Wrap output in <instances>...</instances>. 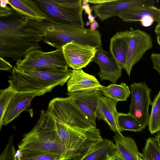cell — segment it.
I'll return each mask as SVG.
<instances>
[{
	"label": "cell",
	"mask_w": 160,
	"mask_h": 160,
	"mask_svg": "<svg viewBox=\"0 0 160 160\" xmlns=\"http://www.w3.org/2000/svg\"><path fill=\"white\" fill-rule=\"evenodd\" d=\"M93 62L99 67L98 75L101 81L107 80L115 83L121 77L123 68L118 65L109 51H105L102 48L98 49L91 61Z\"/></svg>",
	"instance_id": "7c38bea8"
},
{
	"label": "cell",
	"mask_w": 160,
	"mask_h": 160,
	"mask_svg": "<svg viewBox=\"0 0 160 160\" xmlns=\"http://www.w3.org/2000/svg\"><path fill=\"white\" fill-rule=\"evenodd\" d=\"M131 38L125 66L123 68L129 77L133 66L141 59L148 50L152 48L153 43L151 35L138 29L131 28Z\"/></svg>",
	"instance_id": "9c48e42d"
},
{
	"label": "cell",
	"mask_w": 160,
	"mask_h": 160,
	"mask_svg": "<svg viewBox=\"0 0 160 160\" xmlns=\"http://www.w3.org/2000/svg\"><path fill=\"white\" fill-rule=\"evenodd\" d=\"M154 32L157 35H160V22L157 23L154 29Z\"/></svg>",
	"instance_id": "d590c367"
},
{
	"label": "cell",
	"mask_w": 160,
	"mask_h": 160,
	"mask_svg": "<svg viewBox=\"0 0 160 160\" xmlns=\"http://www.w3.org/2000/svg\"><path fill=\"white\" fill-rule=\"evenodd\" d=\"M8 4V0H1L0 7H5Z\"/></svg>",
	"instance_id": "8d00e7d4"
},
{
	"label": "cell",
	"mask_w": 160,
	"mask_h": 160,
	"mask_svg": "<svg viewBox=\"0 0 160 160\" xmlns=\"http://www.w3.org/2000/svg\"><path fill=\"white\" fill-rule=\"evenodd\" d=\"M16 151L14 145L13 136H10L6 146L1 154L0 160H19L16 156Z\"/></svg>",
	"instance_id": "83f0119b"
},
{
	"label": "cell",
	"mask_w": 160,
	"mask_h": 160,
	"mask_svg": "<svg viewBox=\"0 0 160 160\" xmlns=\"http://www.w3.org/2000/svg\"><path fill=\"white\" fill-rule=\"evenodd\" d=\"M151 105L148 129L151 134H153L160 131V91L154 98Z\"/></svg>",
	"instance_id": "cb8c5ba5"
},
{
	"label": "cell",
	"mask_w": 160,
	"mask_h": 160,
	"mask_svg": "<svg viewBox=\"0 0 160 160\" xmlns=\"http://www.w3.org/2000/svg\"><path fill=\"white\" fill-rule=\"evenodd\" d=\"M130 88L132 99L128 113L135 117L144 129L148 124V109L152 103L150 93L152 90L145 82H134L130 85Z\"/></svg>",
	"instance_id": "ba28073f"
},
{
	"label": "cell",
	"mask_w": 160,
	"mask_h": 160,
	"mask_svg": "<svg viewBox=\"0 0 160 160\" xmlns=\"http://www.w3.org/2000/svg\"><path fill=\"white\" fill-rule=\"evenodd\" d=\"M67 85L68 91L69 92L101 91L104 86L99 83L95 76L85 72L82 69L72 70Z\"/></svg>",
	"instance_id": "5bb4252c"
},
{
	"label": "cell",
	"mask_w": 160,
	"mask_h": 160,
	"mask_svg": "<svg viewBox=\"0 0 160 160\" xmlns=\"http://www.w3.org/2000/svg\"><path fill=\"white\" fill-rule=\"evenodd\" d=\"M117 121L118 129L121 132L124 131L138 132L143 130L135 117L128 112H118Z\"/></svg>",
	"instance_id": "603a6c76"
},
{
	"label": "cell",
	"mask_w": 160,
	"mask_h": 160,
	"mask_svg": "<svg viewBox=\"0 0 160 160\" xmlns=\"http://www.w3.org/2000/svg\"><path fill=\"white\" fill-rule=\"evenodd\" d=\"M102 95L115 101H126L131 93L128 86L123 82L120 84H110L101 90Z\"/></svg>",
	"instance_id": "7402d4cb"
},
{
	"label": "cell",
	"mask_w": 160,
	"mask_h": 160,
	"mask_svg": "<svg viewBox=\"0 0 160 160\" xmlns=\"http://www.w3.org/2000/svg\"><path fill=\"white\" fill-rule=\"evenodd\" d=\"M55 120L58 134L65 148V160H69L80 155L102 139L99 129L97 128H77Z\"/></svg>",
	"instance_id": "277c9868"
},
{
	"label": "cell",
	"mask_w": 160,
	"mask_h": 160,
	"mask_svg": "<svg viewBox=\"0 0 160 160\" xmlns=\"http://www.w3.org/2000/svg\"><path fill=\"white\" fill-rule=\"evenodd\" d=\"M154 2L153 0H97L98 4L92 6L91 8L103 22L111 17L118 16L131 8L142 5H154Z\"/></svg>",
	"instance_id": "30bf717a"
},
{
	"label": "cell",
	"mask_w": 160,
	"mask_h": 160,
	"mask_svg": "<svg viewBox=\"0 0 160 160\" xmlns=\"http://www.w3.org/2000/svg\"><path fill=\"white\" fill-rule=\"evenodd\" d=\"M112 160L111 159H111H110V160Z\"/></svg>",
	"instance_id": "ab89813d"
},
{
	"label": "cell",
	"mask_w": 160,
	"mask_h": 160,
	"mask_svg": "<svg viewBox=\"0 0 160 160\" xmlns=\"http://www.w3.org/2000/svg\"><path fill=\"white\" fill-rule=\"evenodd\" d=\"M157 42L158 44L160 46V35H157Z\"/></svg>",
	"instance_id": "74e56055"
},
{
	"label": "cell",
	"mask_w": 160,
	"mask_h": 160,
	"mask_svg": "<svg viewBox=\"0 0 160 160\" xmlns=\"http://www.w3.org/2000/svg\"><path fill=\"white\" fill-rule=\"evenodd\" d=\"M112 160H124L120 155L116 152L111 158Z\"/></svg>",
	"instance_id": "836d02e7"
},
{
	"label": "cell",
	"mask_w": 160,
	"mask_h": 160,
	"mask_svg": "<svg viewBox=\"0 0 160 160\" xmlns=\"http://www.w3.org/2000/svg\"><path fill=\"white\" fill-rule=\"evenodd\" d=\"M83 1L84 2L83 4V9L84 10L86 13L88 14V18L89 20L88 24H89L94 21L95 20L92 14L91 10L89 7V5L88 4V3L86 0H84Z\"/></svg>",
	"instance_id": "1f68e13d"
},
{
	"label": "cell",
	"mask_w": 160,
	"mask_h": 160,
	"mask_svg": "<svg viewBox=\"0 0 160 160\" xmlns=\"http://www.w3.org/2000/svg\"><path fill=\"white\" fill-rule=\"evenodd\" d=\"M14 10L11 7L7 6L5 7L0 8V18L7 17L12 15Z\"/></svg>",
	"instance_id": "f546056e"
},
{
	"label": "cell",
	"mask_w": 160,
	"mask_h": 160,
	"mask_svg": "<svg viewBox=\"0 0 160 160\" xmlns=\"http://www.w3.org/2000/svg\"><path fill=\"white\" fill-rule=\"evenodd\" d=\"M16 66L24 69L46 71L65 70L68 68L62 48L49 52L32 51L17 61Z\"/></svg>",
	"instance_id": "52a82bcc"
},
{
	"label": "cell",
	"mask_w": 160,
	"mask_h": 160,
	"mask_svg": "<svg viewBox=\"0 0 160 160\" xmlns=\"http://www.w3.org/2000/svg\"><path fill=\"white\" fill-rule=\"evenodd\" d=\"M47 111L55 120L68 126L84 129L97 128L69 97L52 99Z\"/></svg>",
	"instance_id": "8992f818"
},
{
	"label": "cell",
	"mask_w": 160,
	"mask_h": 160,
	"mask_svg": "<svg viewBox=\"0 0 160 160\" xmlns=\"http://www.w3.org/2000/svg\"><path fill=\"white\" fill-rule=\"evenodd\" d=\"M118 17L124 22L139 21L141 23L152 18L158 23L160 22V8L154 5L138 6L125 10Z\"/></svg>",
	"instance_id": "9a60e30c"
},
{
	"label": "cell",
	"mask_w": 160,
	"mask_h": 160,
	"mask_svg": "<svg viewBox=\"0 0 160 160\" xmlns=\"http://www.w3.org/2000/svg\"><path fill=\"white\" fill-rule=\"evenodd\" d=\"M68 97L72 99L88 119L96 127L95 113L101 98L100 90L68 92Z\"/></svg>",
	"instance_id": "4fadbf2b"
},
{
	"label": "cell",
	"mask_w": 160,
	"mask_h": 160,
	"mask_svg": "<svg viewBox=\"0 0 160 160\" xmlns=\"http://www.w3.org/2000/svg\"><path fill=\"white\" fill-rule=\"evenodd\" d=\"M63 53L68 68L78 70L86 67L94 57L96 48L71 42L63 46Z\"/></svg>",
	"instance_id": "8fae6325"
},
{
	"label": "cell",
	"mask_w": 160,
	"mask_h": 160,
	"mask_svg": "<svg viewBox=\"0 0 160 160\" xmlns=\"http://www.w3.org/2000/svg\"><path fill=\"white\" fill-rule=\"evenodd\" d=\"M20 160H65V158L63 156L52 153L22 154Z\"/></svg>",
	"instance_id": "4316f807"
},
{
	"label": "cell",
	"mask_w": 160,
	"mask_h": 160,
	"mask_svg": "<svg viewBox=\"0 0 160 160\" xmlns=\"http://www.w3.org/2000/svg\"><path fill=\"white\" fill-rule=\"evenodd\" d=\"M48 19L64 25L85 28L82 0H34Z\"/></svg>",
	"instance_id": "5b68a950"
},
{
	"label": "cell",
	"mask_w": 160,
	"mask_h": 160,
	"mask_svg": "<svg viewBox=\"0 0 160 160\" xmlns=\"http://www.w3.org/2000/svg\"><path fill=\"white\" fill-rule=\"evenodd\" d=\"M131 38L129 30L117 32L110 38L109 52L122 68L125 65Z\"/></svg>",
	"instance_id": "2e32d148"
},
{
	"label": "cell",
	"mask_w": 160,
	"mask_h": 160,
	"mask_svg": "<svg viewBox=\"0 0 160 160\" xmlns=\"http://www.w3.org/2000/svg\"><path fill=\"white\" fill-rule=\"evenodd\" d=\"M154 138L155 142L160 149V132L157 134Z\"/></svg>",
	"instance_id": "e575fe53"
},
{
	"label": "cell",
	"mask_w": 160,
	"mask_h": 160,
	"mask_svg": "<svg viewBox=\"0 0 160 160\" xmlns=\"http://www.w3.org/2000/svg\"><path fill=\"white\" fill-rule=\"evenodd\" d=\"M116 152V147L113 142L102 138L80 155L69 160H109Z\"/></svg>",
	"instance_id": "e0dca14e"
},
{
	"label": "cell",
	"mask_w": 160,
	"mask_h": 160,
	"mask_svg": "<svg viewBox=\"0 0 160 160\" xmlns=\"http://www.w3.org/2000/svg\"><path fill=\"white\" fill-rule=\"evenodd\" d=\"M115 133L113 139L116 151L124 160H139L140 153L135 140L129 136H123L121 132Z\"/></svg>",
	"instance_id": "44dd1931"
},
{
	"label": "cell",
	"mask_w": 160,
	"mask_h": 160,
	"mask_svg": "<svg viewBox=\"0 0 160 160\" xmlns=\"http://www.w3.org/2000/svg\"><path fill=\"white\" fill-rule=\"evenodd\" d=\"M8 82L18 93H32L38 96L50 92L54 87L63 86L70 78L72 70H41L13 67Z\"/></svg>",
	"instance_id": "3957f363"
},
{
	"label": "cell",
	"mask_w": 160,
	"mask_h": 160,
	"mask_svg": "<svg viewBox=\"0 0 160 160\" xmlns=\"http://www.w3.org/2000/svg\"><path fill=\"white\" fill-rule=\"evenodd\" d=\"M150 58L153 69L156 70L160 74V53H152L151 54Z\"/></svg>",
	"instance_id": "f1b7e54d"
},
{
	"label": "cell",
	"mask_w": 160,
	"mask_h": 160,
	"mask_svg": "<svg viewBox=\"0 0 160 160\" xmlns=\"http://www.w3.org/2000/svg\"><path fill=\"white\" fill-rule=\"evenodd\" d=\"M13 67L8 61L3 58L0 57V69L2 71H10Z\"/></svg>",
	"instance_id": "4dcf8cb0"
},
{
	"label": "cell",
	"mask_w": 160,
	"mask_h": 160,
	"mask_svg": "<svg viewBox=\"0 0 160 160\" xmlns=\"http://www.w3.org/2000/svg\"><path fill=\"white\" fill-rule=\"evenodd\" d=\"M117 102L108 97L102 96L95 113L98 120H104L115 133L121 132L117 124V119L118 112L116 108Z\"/></svg>",
	"instance_id": "d6986e66"
},
{
	"label": "cell",
	"mask_w": 160,
	"mask_h": 160,
	"mask_svg": "<svg viewBox=\"0 0 160 160\" xmlns=\"http://www.w3.org/2000/svg\"><path fill=\"white\" fill-rule=\"evenodd\" d=\"M139 160H143L141 158H139Z\"/></svg>",
	"instance_id": "f35d334b"
},
{
	"label": "cell",
	"mask_w": 160,
	"mask_h": 160,
	"mask_svg": "<svg viewBox=\"0 0 160 160\" xmlns=\"http://www.w3.org/2000/svg\"><path fill=\"white\" fill-rule=\"evenodd\" d=\"M8 2L13 10L28 19L41 21L48 18L34 0H8Z\"/></svg>",
	"instance_id": "ffe728a7"
},
{
	"label": "cell",
	"mask_w": 160,
	"mask_h": 160,
	"mask_svg": "<svg viewBox=\"0 0 160 160\" xmlns=\"http://www.w3.org/2000/svg\"><path fill=\"white\" fill-rule=\"evenodd\" d=\"M18 93L10 85L0 91V130L2 126V122L7 108L13 98Z\"/></svg>",
	"instance_id": "d4e9b609"
},
{
	"label": "cell",
	"mask_w": 160,
	"mask_h": 160,
	"mask_svg": "<svg viewBox=\"0 0 160 160\" xmlns=\"http://www.w3.org/2000/svg\"><path fill=\"white\" fill-rule=\"evenodd\" d=\"M140 156L143 160H160V149L154 137L149 138L147 139Z\"/></svg>",
	"instance_id": "484cf974"
},
{
	"label": "cell",
	"mask_w": 160,
	"mask_h": 160,
	"mask_svg": "<svg viewBox=\"0 0 160 160\" xmlns=\"http://www.w3.org/2000/svg\"><path fill=\"white\" fill-rule=\"evenodd\" d=\"M38 96L37 93H18L9 103L5 114L2 126L6 125L18 117L30 105L32 100Z\"/></svg>",
	"instance_id": "ac0fdd59"
},
{
	"label": "cell",
	"mask_w": 160,
	"mask_h": 160,
	"mask_svg": "<svg viewBox=\"0 0 160 160\" xmlns=\"http://www.w3.org/2000/svg\"><path fill=\"white\" fill-rule=\"evenodd\" d=\"M99 27L98 23L95 19L90 25V29L92 31L97 30Z\"/></svg>",
	"instance_id": "d6a6232c"
},
{
	"label": "cell",
	"mask_w": 160,
	"mask_h": 160,
	"mask_svg": "<svg viewBox=\"0 0 160 160\" xmlns=\"http://www.w3.org/2000/svg\"><path fill=\"white\" fill-rule=\"evenodd\" d=\"M43 35L27 24V19L14 10L13 14L0 18V57L17 61L31 52L40 50Z\"/></svg>",
	"instance_id": "6da1fadb"
},
{
	"label": "cell",
	"mask_w": 160,
	"mask_h": 160,
	"mask_svg": "<svg viewBox=\"0 0 160 160\" xmlns=\"http://www.w3.org/2000/svg\"><path fill=\"white\" fill-rule=\"evenodd\" d=\"M18 147L22 154L52 153L65 157V148L58 134L55 120L44 110H41L35 126L23 135Z\"/></svg>",
	"instance_id": "7a4b0ae2"
}]
</instances>
